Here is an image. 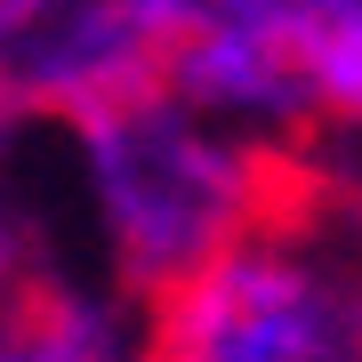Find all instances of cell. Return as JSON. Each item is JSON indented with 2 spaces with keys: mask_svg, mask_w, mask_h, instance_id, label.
Wrapping results in <instances>:
<instances>
[{
  "mask_svg": "<svg viewBox=\"0 0 362 362\" xmlns=\"http://www.w3.org/2000/svg\"><path fill=\"white\" fill-rule=\"evenodd\" d=\"M145 362H362V177L330 137L258 226L137 306Z\"/></svg>",
  "mask_w": 362,
  "mask_h": 362,
  "instance_id": "6da1fadb",
  "label": "cell"
}]
</instances>
